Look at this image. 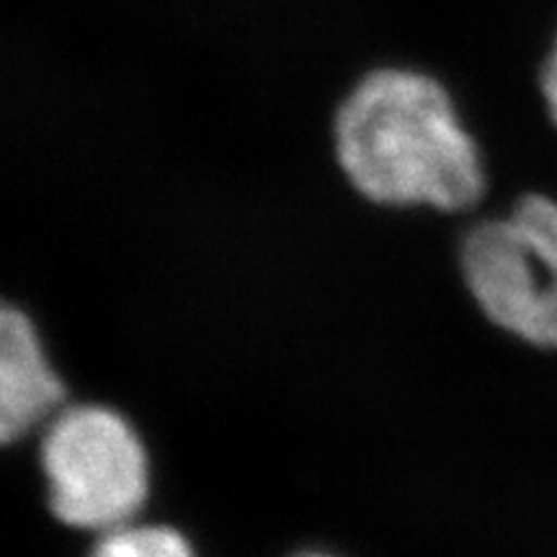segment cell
<instances>
[{"mask_svg":"<svg viewBox=\"0 0 557 557\" xmlns=\"http://www.w3.org/2000/svg\"><path fill=\"white\" fill-rule=\"evenodd\" d=\"M338 169L367 201L465 212L485 194L475 137L431 75L374 70L341 101L333 120Z\"/></svg>","mask_w":557,"mask_h":557,"instance_id":"obj_1","label":"cell"},{"mask_svg":"<svg viewBox=\"0 0 557 557\" xmlns=\"http://www.w3.org/2000/svg\"><path fill=\"white\" fill-rule=\"evenodd\" d=\"M478 308L534 346L557 348V201L527 194L506 218L483 220L459 243Z\"/></svg>","mask_w":557,"mask_h":557,"instance_id":"obj_2","label":"cell"},{"mask_svg":"<svg viewBox=\"0 0 557 557\" xmlns=\"http://www.w3.org/2000/svg\"><path fill=\"white\" fill-rule=\"evenodd\" d=\"M54 517L70 527L111 529L135 517L148 493V457L114 410H62L41 442Z\"/></svg>","mask_w":557,"mask_h":557,"instance_id":"obj_3","label":"cell"},{"mask_svg":"<svg viewBox=\"0 0 557 557\" xmlns=\"http://www.w3.org/2000/svg\"><path fill=\"white\" fill-rule=\"evenodd\" d=\"M65 387L54 374L37 329L24 310L0 312V438L24 436L58 408Z\"/></svg>","mask_w":557,"mask_h":557,"instance_id":"obj_4","label":"cell"},{"mask_svg":"<svg viewBox=\"0 0 557 557\" xmlns=\"http://www.w3.org/2000/svg\"><path fill=\"white\" fill-rule=\"evenodd\" d=\"M90 557H194L189 542L169 527H116L103 532Z\"/></svg>","mask_w":557,"mask_h":557,"instance_id":"obj_5","label":"cell"},{"mask_svg":"<svg viewBox=\"0 0 557 557\" xmlns=\"http://www.w3.org/2000/svg\"><path fill=\"white\" fill-rule=\"evenodd\" d=\"M542 96H545L547 111L557 127V39H555L553 50H549V54H547L545 67H542Z\"/></svg>","mask_w":557,"mask_h":557,"instance_id":"obj_6","label":"cell"},{"mask_svg":"<svg viewBox=\"0 0 557 557\" xmlns=\"http://www.w3.org/2000/svg\"><path fill=\"white\" fill-rule=\"evenodd\" d=\"M295 557H336V555H325V553H302V555H295Z\"/></svg>","mask_w":557,"mask_h":557,"instance_id":"obj_7","label":"cell"}]
</instances>
